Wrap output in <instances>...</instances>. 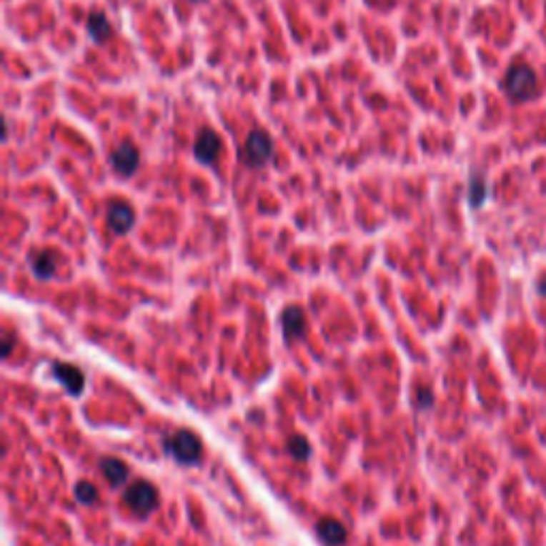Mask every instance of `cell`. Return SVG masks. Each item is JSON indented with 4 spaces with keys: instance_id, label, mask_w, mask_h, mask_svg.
<instances>
[{
    "instance_id": "cell-6",
    "label": "cell",
    "mask_w": 546,
    "mask_h": 546,
    "mask_svg": "<svg viewBox=\"0 0 546 546\" xmlns=\"http://www.w3.org/2000/svg\"><path fill=\"white\" fill-rule=\"evenodd\" d=\"M220 149H222V141L212 129H203L199 133L197 143H194V156L199 162H203V164L216 162V158L220 156Z\"/></svg>"
},
{
    "instance_id": "cell-17",
    "label": "cell",
    "mask_w": 546,
    "mask_h": 546,
    "mask_svg": "<svg viewBox=\"0 0 546 546\" xmlns=\"http://www.w3.org/2000/svg\"><path fill=\"white\" fill-rule=\"evenodd\" d=\"M431 404H433V393L429 389H418L416 391V406L420 409H427L431 408Z\"/></svg>"
},
{
    "instance_id": "cell-19",
    "label": "cell",
    "mask_w": 546,
    "mask_h": 546,
    "mask_svg": "<svg viewBox=\"0 0 546 546\" xmlns=\"http://www.w3.org/2000/svg\"><path fill=\"white\" fill-rule=\"evenodd\" d=\"M538 292H540V294H545V297H546V279H542V282L538 284Z\"/></svg>"
},
{
    "instance_id": "cell-7",
    "label": "cell",
    "mask_w": 546,
    "mask_h": 546,
    "mask_svg": "<svg viewBox=\"0 0 546 546\" xmlns=\"http://www.w3.org/2000/svg\"><path fill=\"white\" fill-rule=\"evenodd\" d=\"M111 167L122 175V177H131L139 167V152L133 143H120L114 154H111Z\"/></svg>"
},
{
    "instance_id": "cell-20",
    "label": "cell",
    "mask_w": 546,
    "mask_h": 546,
    "mask_svg": "<svg viewBox=\"0 0 546 546\" xmlns=\"http://www.w3.org/2000/svg\"><path fill=\"white\" fill-rule=\"evenodd\" d=\"M194 2H201V0H194Z\"/></svg>"
},
{
    "instance_id": "cell-8",
    "label": "cell",
    "mask_w": 546,
    "mask_h": 546,
    "mask_svg": "<svg viewBox=\"0 0 546 546\" xmlns=\"http://www.w3.org/2000/svg\"><path fill=\"white\" fill-rule=\"evenodd\" d=\"M107 224L114 233L124 235L133 229L135 224V212L126 203H111L107 209Z\"/></svg>"
},
{
    "instance_id": "cell-14",
    "label": "cell",
    "mask_w": 546,
    "mask_h": 546,
    "mask_svg": "<svg viewBox=\"0 0 546 546\" xmlns=\"http://www.w3.org/2000/svg\"><path fill=\"white\" fill-rule=\"evenodd\" d=\"M286 452H288L292 459H297V461H307L309 455H312V446H309V442H307L305 437L292 435V437L286 442Z\"/></svg>"
},
{
    "instance_id": "cell-2",
    "label": "cell",
    "mask_w": 546,
    "mask_h": 546,
    "mask_svg": "<svg viewBox=\"0 0 546 546\" xmlns=\"http://www.w3.org/2000/svg\"><path fill=\"white\" fill-rule=\"evenodd\" d=\"M504 90L512 101H530L538 94V77L527 64H517L504 79Z\"/></svg>"
},
{
    "instance_id": "cell-9",
    "label": "cell",
    "mask_w": 546,
    "mask_h": 546,
    "mask_svg": "<svg viewBox=\"0 0 546 546\" xmlns=\"http://www.w3.org/2000/svg\"><path fill=\"white\" fill-rule=\"evenodd\" d=\"M282 329H284V335H286L288 342L301 339L303 333H305V314H303V309L297 307V305H288L282 312Z\"/></svg>"
},
{
    "instance_id": "cell-15",
    "label": "cell",
    "mask_w": 546,
    "mask_h": 546,
    "mask_svg": "<svg viewBox=\"0 0 546 546\" xmlns=\"http://www.w3.org/2000/svg\"><path fill=\"white\" fill-rule=\"evenodd\" d=\"M487 199V184L480 175H474L470 182V203L472 207H480Z\"/></svg>"
},
{
    "instance_id": "cell-13",
    "label": "cell",
    "mask_w": 546,
    "mask_h": 546,
    "mask_svg": "<svg viewBox=\"0 0 546 546\" xmlns=\"http://www.w3.org/2000/svg\"><path fill=\"white\" fill-rule=\"evenodd\" d=\"M88 34H90V39L94 41V43H105L109 36H111V24H109V19L105 17V13H99V11H94L90 17H88Z\"/></svg>"
},
{
    "instance_id": "cell-18",
    "label": "cell",
    "mask_w": 546,
    "mask_h": 546,
    "mask_svg": "<svg viewBox=\"0 0 546 546\" xmlns=\"http://www.w3.org/2000/svg\"><path fill=\"white\" fill-rule=\"evenodd\" d=\"M0 350H2V359H6V357L11 354V350H13V335H11V333H4V339H2Z\"/></svg>"
},
{
    "instance_id": "cell-10",
    "label": "cell",
    "mask_w": 546,
    "mask_h": 546,
    "mask_svg": "<svg viewBox=\"0 0 546 546\" xmlns=\"http://www.w3.org/2000/svg\"><path fill=\"white\" fill-rule=\"evenodd\" d=\"M316 534L327 546H342L346 542V536H348L346 527L333 517L320 519L318 525H316Z\"/></svg>"
},
{
    "instance_id": "cell-1",
    "label": "cell",
    "mask_w": 546,
    "mask_h": 546,
    "mask_svg": "<svg viewBox=\"0 0 546 546\" xmlns=\"http://www.w3.org/2000/svg\"><path fill=\"white\" fill-rule=\"evenodd\" d=\"M164 450L169 457H173L177 463L194 465L203 457V444L199 435L190 429H177L175 433L164 437Z\"/></svg>"
},
{
    "instance_id": "cell-4",
    "label": "cell",
    "mask_w": 546,
    "mask_h": 546,
    "mask_svg": "<svg viewBox=\"0 0 546 546\" xmlns=\"http://www.w3.org/2000/svg\"><path fill=\"white\" fill-rule=\"evenodd\" d=\"M272 158H273L272 136L267 135L265 131H252V133L248 135V139H246L242 160H244L248 167H263V164H267Z\"/></svg>"
},
{
    "instance_id": "cell-5",
    "label": "cell",
    "mask_w": 546,
    "mask_h": 546,
    "mask_svg": "<svg viewBox=\"0 0 546 546\" xmlns=\"http://www.w3.org/2000/svg\"><path fill=\"white\" fill-rule=\"evenodd\" d=\"M51 374L54 378L64 387V391L73 397H79L84 393L86 387V376L84 372L73 365V363H64V361H54L51 363Z\"/></svg>"
},
{
    "instance_id": "cell-16",
    "label": "cell",
    "mask_w": 546,
    "mask_h": 546,
    "mask_svg": "<svg viewBox=\"0 0 546 546\" xmlns=\"http://www.w3.org/2000/svg\"><path fill=\"white\" fill-rule=\"evenodd\" d=\"M75 497H77V502H81V504H96L99 491H96V487H94L92 482L79 480V482L75 485Z\"/></svg>"
},
{
    "instance_id": "cell-11",
    "label": "cell",
    "mask_w": 546,
    "mask_h": 546,
    "mask_svg": "<svg viewBox=\"0 0 546 546\" xmlns=\"http://www.w3.org/2000/svg\"><path fill=\"white\" fill-rule=\"evenodd\" d=\"M101 472L114 487H122L129 478V465L116 457H105L101 461Z\"/></svg>"
},
{
    "instance_id": "cell-12",
    "label": "cell",
    "mask_w": 546,
    "mask_h": 546,
    "mask_svg": "<svg viewBox=\"0 0 546 546\" xmlns=\"http://www.w3.org/2000/svg\"><path fill=\"white\" fill-rule=\"evenodd\" d=\"M30 267H32V273H34L39 279H49V277L56 273V257H54L49 250L34 252V254L30 257Z\"/></svg>"
},
{
    "instance_id": "cell-3",
    "label": "cell",
    "mask_w": 546,
    "mask_h": 546,
    "mask_svg": "<svg viewBox=\"0 0 546 546\" xmlns=\"http://www.w3.org/2000/svg\"><path fill=\"white\" fill-rule=\"evenodd\" d=\"M124 502H126V506L135 512L136 517H147V515H152L158 508L160 493H158V489L149 480L141 478V480H136V482H133L126 489Z\"/></svg>"
}]
</instances>
